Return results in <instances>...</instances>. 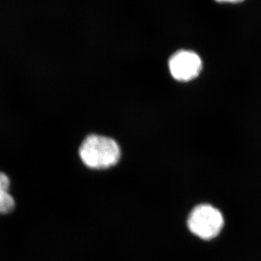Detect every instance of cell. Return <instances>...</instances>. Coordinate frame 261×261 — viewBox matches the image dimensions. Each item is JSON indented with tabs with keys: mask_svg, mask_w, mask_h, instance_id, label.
Wrapping results in <instances>:
<instances>
[{
	"mask_svg": "<svg viewBox=\"0 0 261 261\" xmlns=\"http://www.w3.org/2000/svg\"><path fill=\"white\" fill-rule=\"evenodd\" d=\"M83 163L93 169H106L118 162L121 150L112 138L90 135L83 141L79 149Z\"/></svg>",
	"mask_w": 261,
	"mask_h": 261,
	"instance_id": "cell-1",
	"label": "cell"
},
{
	"mask_svg": "<svg viewBox=\"0 0 261 261\" xmlns=\"http://www.w3.org/2000/svg\"><path fill=\"white\" fill-rule=\"evenodd\" d=\"M188 226L192 233L199 239L211 240L218 236L223 228V216L213 206L201 204L192 211Z\"/></svg>",
	"mask_w": 261,
	"mask_h": 261,
	"instance_id": "cell-2",
	"label": "cell"
},
{
	"mask_svg": "<svg viewBox=\"0 0 261 261\" xmlns=\"http://www.w3.org/2000/svg\"><path fill=\"white\" fill-rule=\"evenodd\" d=\"M171 75L181 82L191 81L198 76L202 69V61L194 52L181 50L174 54L169 61Z\"/></svg>",
	"mask_w": 261,
	"mask_h": 261,
	"instance_id": "cell-3",
	"label": "cell"
},
{
	"mask_svg": "<svg viewBox=\"0 0 261 261\" xmlns=\"http://www.w3.org/2000/svg\"><path fill=\"white\" fill-rule=\"evenodd\" d=\"M10 179L0 172V215L10 213L15 208V200L10 194Z\"/></svg>",
	"mask_w": 261,
	"mask_h": 261,
	"instance_id": "cell-4",
	"label": "cell"
},
{
	"mask_svg": "<svg viewBox=\"0 0 261 261\" xmlns=\"http://www.w3.org/2000/svg\"><path fill=\"white\" fill-rule=\"evenodd\" d=\"M217 2H228V3H239L242 2L243 0H216Z\"/></svg>",
	"mask_w": 261,
	"mask_h": 261,
	"instance_id": "cell-5",
	"label": "cell"
}]
</instances>
